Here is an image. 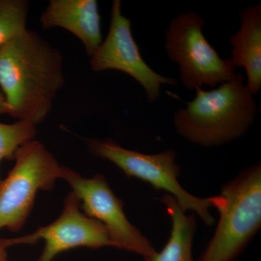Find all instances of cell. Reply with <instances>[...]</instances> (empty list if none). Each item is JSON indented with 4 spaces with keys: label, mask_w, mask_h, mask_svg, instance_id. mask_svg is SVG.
<instances>
[{
    "label": "cell",
    "mask_w": 261,
    "mask_h": 261,
    "mask_svg": "<svg viewBox=\"0 0 261 261\" xmlns=\"http://www.w3.org/2000/svg\"><path fill=\"white\" fill-rule=\"evenodd\" d=\"M63 56L27 29L0 47V88L9 115L37 126L44 121L64 86Z\"/></svg>",
    "instance_id": "6da1fadb"
},
{
    "label": "cell",
    "mask_w": 261,
    "mask_h": 261,
    "mask_svg": "<svg viewBox=\"0 0 261 261\" xmlns=\"http://www.w3.org/2000/svg\"><path fill=\"white\" fill-rule=\"evenodd\" d=\"M195 91V98L173 115V124L182 137L202 147H217L238 140L250 129L257 106L243 74L235 73L217 88L197 87Z\"/></svg>",
    "instance_id": "7a4b0ae2"
},
{
    "label": "cell",
    "mask_w": 261,
    "mask_h": 261,
    "mask_svg": "<svg viewBox=\"0 0 261 261\" xmlns=\"http://www.w3.org/2000/svg\"><path fill=\"white\" fill-rule=\"evenodd\" d=\"M219 220L196 261H234L261 228V165L245 168L214 196Z\"/></svg>",
    "instance_id": "3957f363"
},
{
    "label": "cell",
    "mask_w": 261,
    "mask_h": 261,
    "mask_svg": "<svg viewBox=\"0 0 261 261\" xmlns=\"http://www.w3.org/2000/svg\"><path fill=\"white\" fill-rule=\"evenodd\" d=\"M14 160V167L0 181V228L18 232L27 223L37 192L53 190L63 166L36 140L20 146Z\"/></svg>",
    "instance_id": "277c9868"
},
{
    "label": "cell",
    "mask_w": 261,
    "mask_h": 261,
    "mask_svg": "<svg viewBox=\"0 0 261 261\" xmlns=\"http://www.w3.org/2000/svg\"><path fill=\"white\" fill-rule=\"evenodd\" d=\"M204 24L195 12H185L170 21L164 34L166 54L178 65L180 80L189 90L202 86L214 88L236 73L230 59L221 58L207 41Z\"/></svg>",
    "instance_id": "5b68a950"
},
{
    "label": "cell",
    "mask_w": 261,
    "mask_h": 261,
    "mask_svg": "<svg viewBox=\"0 0 261 261\" xmlns=\"http://www.w3.org/2000/svg\"><path fill=\"white\" fill-rule=\"evenodd\" d=\"M87 144L92 154L113 163L128 177L142 180L155 190L167 192L184 211L196 213L206 226L214 224L210 213L211 207H214V196L200 198L183 188L178 181L181 167L176 163L173 149L157 154L142 153L124 148L111 139H91Z\"/></svg>",
    "instance_id": "8992f818"
},
{
    "label": "cell",
    "mask_w": 261,
    "mask_h": 261,
    "mask_svg": "<svg viewBox=\"0 0 261 261\" xmlns=\"http://www.w3.org/2000/svg\"><path fill=\"white\" fill-rule=\"evenodd\" d=\"M61 178L71 187L84 214L107 228L116 248L135 252L144 258L157 252L148 239L127 219L123 200L115 195L103 175L84 178L63 166Z\"/></svg>",
    "instance_id": "52a82bcc"
},
{
    "label": "cell",
    "mask_w": 261,
    "mask_h": 261,
    "mask_svg": "<svg viewBox=\"0 0 261 261\" xmlns=\"http://www.w3.org/2000/svg\"><path fill=\"white\" fill-rule=\"evenodd\" d=\"M111 15L107 37L91 57V68L96 73L116 70L126 73L143 88L147 101L155 102L163 86H176V80L159 74L142 58L132 34V20L122 13L121 1L113 2Z\"/></svg>",
    "instance_id": "ba28073f"
},
{
    "label": "cell",
    "mask_w": 261,
    "mask_h": 261,
    "mask_svg": "<svg viewBox=\"0 0 261 261\" xmlns=\"http://www.w3.org/2000/svg\"><path fill=\"white\" fill-rule=\"evenodd\" d=\"M41 240L45 245L38 261H51L58 254L76 247H116L104 225L82 212L80 201L73 192L67 196L63 212L54 222L30 234L5 239V243L9 247L21 244L33 245Z\"/></svg>",
    "instance_id": "9c48e42d"
},
{
    "label": "cell",
    "mask_w": 261,
    "mask_h": 261,
    "mask_svg": "<svg viewBox=\"0 0 261 261\" xmlns=\"http://www.w3.org/2000/svg\"><path fill=\"white\" fill-rule=\"evenodd\" d=\"M43 28L64 29L83 44L91 58L102 42L101 16L96 0H51L40 18Z\"/></svg>",
    "instance_id": "30bf717a"
},
{
    "label": "cell",
    "mask_w": 261,
    "mask_h": 261,
    "mask_svg": "<svg viewBox=\"0 0 261 261\" xmlns=\"http://www.w3.org/2000/svg\"><path fill=\"white\" fill-rule=\"evenodd\" d=\"M240 27L230 37L231 58L235 68L246 72V86L252 95L261 89V5H250L240 13Z\"/></svg>",
    "instance_id": "8fae6325"
},
{
    "label": "cell",
    "mask_w": 261,
    "mask_h": 261,
    "mask_svg": "<svg viewBox=\"0 0 261 261\" xmlns=\"http://www.w3.org/2000/svg\"><path fill=\"white\" fill-rule=\"evenodd\" d=\"M160 202L171 218V233L162 250L145 257L144 261H195L192 257V244L197 228L195 216L187 215L174 197L168 194L163 195Z\"/></svg>",
    "instance_id": "7c38bea8"
},
{
    "label": "cell",
    "mask_w": 261,
    "mask_h": 261,
    "mask_svg": "<svg viewBox=\"0 0 261 261\" xmlns=\"http://www.w3.org/2000/svg\"><path fill=\"white\" fill-rule=\"evenodd\" d=\"M27 0H0V47L27 30Z\"/></svg>",
    "instance_id": "4fadbf2b"
},
{
    "label": "cell",
    "mask_w": 261,
    "mask_h": 261,
    "mask_svg": "<svg viewBox=\"0 0 261 261\" xmlns=\"http://www.w3.org/2000/svg\"><path fill=\"white\" fill-rule=\"evenodd\" d=\"M36 135V126L29 122L18 121L12 124L0 123V163L3 160H14L19 147L34 140Z\"/></svg>",
    "instance_id": "5bb4252c"
},
{
    "label": "cell",
    "mask_w": 261,
    "mask_h": 261,
    "mask_svg": "<svg viewBox=\"0 0 261 261\" xmlns=\"http://www.w3.org/2000/svg\"><path fill=\"white\" fill-rule=\"evenodd\" d=\"M3 114L9 115V110H8L4 94H3L1 88H0V116Z\"/></svg>",
    "instance_id": "9a60e30c"
},
{
    "label": "cell",
    "mask_w": 261,
    "mask_h": 261,
    "mask_svg": "<svg viewBox=\"0 0 261 261\" xmlns=\"http://www.w3.org/2000/svg\"><path fill=\"white\" fill-rule=\"evenodd\" d=\"M7 248L8 247L5 245L4 239L0 238V261H8Z\"/></svg>",
    "instance_id": "2e32d148"
}]
</instances>
